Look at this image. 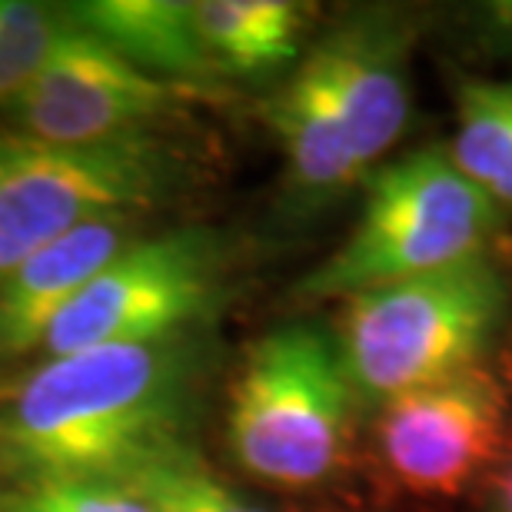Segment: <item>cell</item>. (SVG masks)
Instances as JSON below:
<instances>
[{"label":"cell","instance_id":"1","mask_svg":"<svg viewBox=\"0 0 512 512\" xmlns=\"http://www.w3.org/2000/svg\"><path fill=\"white\" fill-rule=\"evenodd\" d=\"M203 366L193 336L54 356L0 399V476L14 486L120 483L190 443Z\"/></svg>","mask_w":512,"mask_h":512},{"label":"cell","instance_id":"2","mask_svg":"<svg viewBox=\"0 0 512 512\" xmlns=\"http://www.w3.org/2000/svg\"><path fill=\"white\" fill-rule=\"evenodd\" d=\"M506 310V276L489 256L343 300L336 346L360 406L479 366Z\"/></svg>","mask_w":512,"mask_h":512},{"label":"cell","instance_id":"3","mask_svg":"<svg viewBox=\"0 0 512 512\" xmlns=\"http://www.w3.org/2000/svg\"><path fill=\"white\" fill-rule=\"evenodd\" d=\"M350 237L296 286L303 300H350L486 256L503 210L453 167L443 147L406 153L370 173Z\"/></svg>","mask_w":512,"mask_h":512},{"label":"cell","instance_id":"4","mask_svg":"<svg viewBox=\"0 0 512 512\" xmlns=\"http://www.w3.org/2000/svg\"><path fill=\"white\" fill-rule=\"evenodd\" d=\"M356 406L336 336L286 323L247 346L230 386L227 443L263 483L320 486L350 459Z\"/></svg>","mask_w":512,"mask_h":512},{"label":"cell","instance_id":"5","mask_svg":"<svg viewBox=\"0 0 512 512\" xmlns=\"http://www.w3.org/2000/svg\"><path fill=\"white\" fill-rule=\"evenodd\" d=\"M183 160L157 133L100 143H47L0 130V280L84 223L170 197Z\"/></svg>","mask_w":512,"mask_h":512},{"label":"cell","instance_id":"6","mask_svg":"<svg viewBox=\"0 0 512 512\" xmlns=\"http://www.w3.org/2000/svg\"><path fill=\"white\" fill-rule=\"evenodd\" d=\"M220 290L223 250L213 233L187 227L133 240L57 316L40 350L54 360L97 346L190 336L217 310Z\"/></svg>","mask_w":512,"mask_h":512},{"label":"cell","instance_id":"7","mask_svg":"<svg viewBox=\"0 0 512 512\" xmlns=\"http://www.w3.org/2000/svg\"><path fill=\"white\" fill-rule=\"evenodd\" d=\"M383 463L406 493L453 499L506 453L509 393L483 363L380 406Z\"/></svg>","mask_w":512,"mask_h":512},{"label":"cell","instance_id":"8","mask_svg":"<svg viewBox=\"0 0 512 512\" xmlns=\"http://www.w3.org/2000/svg\"><path fill=\"white\" fill-rule=\"evenodd\" d=\"M67 10V7H64ZM183 87L143 74L67 14L34 80L10 100V130L47 143H100L153 133Z\"/></svg>","mask_w":512,"mask_h":512},{"label":"cell","instance_id":"9","mask_svg":"<svg viewBox=\"0 0 512 512\" xmlns=\"http://www.w3.org/2000/svg\"><path fill=\"white\" fill-rule=\"evenodd\" d=\"M409 44L396 14H353L326 30L310 54L330 90L363 173L409 124Z\"/></svg>","mask_w":512,"mask_h":512},{"label":"cell","instance_id":"10","mask_svg":"<svg viewBox=\"0 0 512 512\" xmlns=\"http://www.w3.org/2000/svg\"><path fill=\"white\" fill-rule=\"evenodd\" d=\"M137 213L84 223L30 253L0 280V360L44 346L47 330L84 286L137 237Z\"/></svg>","mask_w":512,"mask_h":512},{"label":"cell","instance_id":"11","mask_svg":"<svg viewBox=\"0 0 512 512\" xmlns=\"http://www.w3.org/2000/svg\"><path fill=\"white\" fill-rule=\"evenodd\" d=\"M67 14L143 74L173 87H210L220 77L183 0H84Z\"/></svg>","mask_w":512,"mask_h":512},{"label":"cell","instance_id":"12","mask_svg":"<svg viewBox=\"0 0 512 512\" xmlns=\"http://www.w3.org/2000/svg\"><path fill=\"white\" fill-rule=\"evenodd\" d=\"M263 117L280 140L293 190L306 200H326L350 190L366 173L356 163L336 104L310 57L266 100Z\"/></svg>","mask_w":512,"mask_h":512},{"label":"cell","instance_id":"13","mask_svg":"<svg viewBox=\"0 0 512 512\" xmlns=\"http://www.w3.org/2000/svg\"><path fill=\"white\" fill-rule=\"evenodd\" d=\"M193 24L220 77H266L300 57L310 7L293 0H200Z\"/></svg>","mask_w":512,"mask_h":512},{"label":"cell","instance_id":"14","mask_svg":"<svg viewBox=\"0 0 512 512\" xmlns=\"http://www.w3.org/2000/svg\"><path fill=\"white\" fill-rule=\"evenodd\" d=\"M453 167L499 210L512 207V80H466L456 97Z\"/></svg>","mask_w":512,"mask_h":512},{"label":"cell","instance_id":"15","mask_svg":"<svg viewBox=\"0 0 512 512\" xmlns=\"http://www.w3.org/2000/svg\"><path fill=\"white\" fill-rule=\"evenodd\" d=\"M120 486L130 489L150 512H266L223 483L193 443L173 446L140 463L120 479Z\"/></svg>","mask_w":512,"mask_h":512},{"label":"cell","instance_id":"16","mask_svg":"<svg viewBox=\"0 0 512 512\" xmlns=\"http://www.w3.org/2000/svg\"><path fill=\"white\" fill-rule=\"evenodd\" d=\"M64 20V7L0 0V107H10V100L34 80Z\"/></svg>","mask_w":512,"mask_h":512},{"label":"cell","instance_id":"17","mask_svg":"<svg viewBox=\"0 0 512 512\" xmlns=\"http://www.w3.org/2000/svg\"><path fill=\"white\" fill-rule=\"evenodd\" d=\"M0 512H150L120 483H37L10 486Z\"/></svg>","mask_w":512,"mask_h":512},{"label":"cell","instance_id":"18","mask_svg":"<svg viewBox=\"0 0 512 512\" xmlns=\"http://www.w3.org/2000/svg\"><path fill=\"white\" fill-rule=\"evenodd\" d=\"M483 24H486V37L496 40L499 47L512 50V0H493V4L483 7Z\"/></svg>","mask_w":512,"mask_h":512},{"label":"cell","instance_id":"19","mask_svg":"<svg viewBox=\"0 0 512 512\" xmlns=\"http://www.w3.org/2000/svg\"><path fill=\"white\" fill-rule=\"evenodd\" d=\"M493 476V496H489V512H512V459H499Z\"/></svg>","mask_w":512,"mask_h":512},{"label":"cell","instance_id":"20","mask_svg":"<svg viewBox=\"0 0 512 512\" xmlns=\"http://www.w3.org/2000/svg\"><path fill=\"white\" fill-rule=\"evenodd\" d=\"M7 393H10V386H0V399H4Z\"/></svg>","mask_w":512,"mask_h":512}]
</instances>
